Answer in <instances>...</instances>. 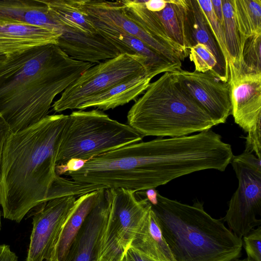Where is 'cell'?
Returning <instances> with one entry per match:
<instances>
[{"instance_id": "36", "label": "cell", "mask_w": 261, "mask_h": 261, "mask_svg": "<svg viewBox=\"0 0 261 261\" xmlns=\"http://www.w3.org/2000/svg\"><path fill=\"white\" fill-rule=\"evenodd\" d=\"M214 14L223 28V15L222 0H211Z\"/></svg>"}, {"instance_id": "16", "label": "cell", "mask_w": 261, "mask_h": 261, "mask_svg": "<svg viewBox=\"0 0 261 261\" xmlns=\"http://www.w3.org/2000/svg\"><path fill=\"white\" fill-rule=\"evenodd\" d=\"M60 34L25 23L0 21V53L6 56L49 44H58Z\"/></svg>"}, {"instance_id": "1", "label": "cell", "mask_w": 261, "mask_h": 261, "mask_svg": "<svg viewBox=\"0 0 261 261\" xmlns=\"http://www.w3.org/2000/svg\"><path fill=\"white\" fill-rule=\"evenodd\" d=\"M95 64L73 59L55 44L6 56L0 63V116L10 132L48 115L55 97Z\"/></svg>"}, {"instance_id": "2", "label": "cell", "mask_w": 261, "mask_h": 261, "mask_svg": "<svg viewBox=\"0 0 261 261\" xmlns=\"http://www.w3.org/2000/svg\"><path fill=\"white\" fill-rule=\"evenodd\" d=\"M68 115H47L9 135L0 165L3 216L20 222L33 208L48 200L58 175L56 166Z\"/></svg>"}, {"instance_id": "37", "label": "cell", "mask_w": 261, "mask_h": 261, "mask_svg": "<svg viewBox=\"0 0 261 261\" xmlns=\"http://www.w3.org/2000/svg\"><path fill=\"white\" fill-rule=\"evenodd\" d=\"M6 58V55L0 53V63L3 62Z\"/></svg>"}, {"instance_id": "30", "label": "cell", "mask_w": 261, "mask_h": 261, "mask_svg": "<svg viewBox=\"0 0 261 261\" xmlns=\"http://www.w3.org/2000/svg\"><path fill=\"white\" fill-rule=\"evenodd\" d=\"M87 162V160L81 159H71L65 164L56 166V172L57 175L60 176L69 171H77L82 168Z\"/></svg>"}, {"instance_id": "3", "label": "cell", "mask_w": 261, "mask_h": 261, "mask_svg": "<svg viewBox=\"0 0 261 261\" xmlns=\"http://www.w3.org/2000/svg\"><path fill=\"white\" fill-rule=\"evenodd\" d=\"M151 207L175 261H230L241 256L242 239L211 216L203 203L187 204L158 193Z\"/></svg>"}, {"instance_id": "6", "label": "cell", "mask_w": 261, "mask_h": 261, "mask_svg": "<svg viewBox=\"0 0 261 261\" xmlns=\"http://www.w3.org/2000/svg\"><path fill=\"white\" fill-rule=\"evenodd\" d=\"M53 17L62 26L57 45L71 58L97 64L120 53L99 33L75 0H42Z\"/></svg>"}, {"instance_id": "12", "label": "cell", "mask_w": 261, "mask_h": 261, "mask_svg": "<svg viewBox=\"0 0 261 261\" xmlns=\"http://www.w3.org/2000/svg\"><path fill=\"white\" fill-rule=\"evenodd\" d=\"M173 73L183 88L218 125L226 122L231 109L228 82H222L210 71L181 69Z\"/></svg>"}, {"instance_id": "18", "label": "cell", "mask_w": 261, "mask_h": 261, "mask_svg": "<svg viewBox=\"0 0 261 261\" xmlns=\"http://www.w3.org/2000/svg\"><path fill=\"white\" fill-rule=\"evenodd\" d=\"M151 79L149 74H144L124 81L91 97L80 105L77 110L95 108L106 111L136 100L146 90Z\"/></svg>"}, {"instance_id": "22", "label": "cell", "mask_w": 261, "mask_h": 261, "mask_svg": "<svg viewBox=\"0 0 261 261\" xmlns=\"http://www.w3.org/2000/svg\"><path fill=\"white\" fill-rule=\"evenodd\" d=\"M98 191L88 193L76 198L74 209L60 238L56 251V261H64L71 244L94 204Z\"/></svg>"}, {"instance_id": "32", "label": "cell", "mask_w": 261, "mask_h": 261, "mask_svg": "<svg viewBox=\"0 0 261 261\" xmlns=\"http://www.w3.org/2000/svg\"><path fill=\"white\" fill-rule=\"evenodd\" d=\"M121 261H156L132 246L126 251Z\"/></svg>"}, {"instance_id": "10", "label": "cell", "mask_w": 261, "mask_h": 261, "mask_svg": "<svg viewBox=\"0 0 261 261\" xmlns=\"http://www.w3.org/2000/svg\"><path fill=\"white\" fill-rule=\"evenodd\" d=\"M76 198L73 195L58 197L36 207L26 261H56L60 238L74 209Z\"/></svg>"}, {"instance_id": "26", "label": "cell", "mask_w": 261, "mask_h": 261, "mask_svg": "<svg viewBox=\"0 0 261 261\" xmlns=\"http://www.w3.org/2000/svg\"><path fill=\"white\" fill-rule=\"evenodd\" d=\"M189 58L195 66V71L200 72L210 71L216 77L225 82L221 75L217 61L209 49L202 44L198 43L189 50Z\"/></svg>"}, {"instance_id": "13", "label": "cell", "mask_w": 261, "mask_h": 261, "mask_svg": "<svg viewBox=\"0 0 261 261\" xmlns=\"http://www.w3.org/2000/svg\"><path fill=\"white\" fill-rule=\"evenodd\" d=\"M83 12L113 24L144 42L152 49L181 68V58L173 49L149 35L126 15L121 1L75 0Z\"/></svg>"}, {"instance_id": "11", "label": "cell", "mask_w": 261, "mask_h": 261, "mask_svg": "<svg viewBox=\"0 0 261 261\" xmlns=\"http://www.w3.org/2000/svg\"><path fill=\"white\" fill-rule=\"evenodd\" d=\"M230 163L238 180V187L228 202L223 221L242 239L261 224V172L234 156Z\"/></svg>"}, {"instance_id": "31", "label": "cell", "mask_w": 261, "mask_h": 261, "mask_svg": "<svg viewBox=\"0 0 261 261\" xmlns=\"http://www.w3.org/2000/svg\"><path fill=\"white\" fill-rule=\"evenodd\" d=\"M233 156L247 166L261 172V159L257 158L254 153L244 151L242 153Z\"/></svg>"}, {"instance_id": "21", "label": "cell", "mask_w": 261, "mask_h": 261, "mask_svg": "<svg viewBox=\"0 0 261 261\" xmlns=\"http://www.w3.org/2000/svg\"><path fill=\"white\" fill-rule=\"evenodd\" d=\"M127 17L136 23L149 35L166 46L174 49L182 61L186 57L179 46L168 37L156 14L146 9L145 1H121Z\"/></svg>"}, {"instance_id": "39", "label": "cell", "mask_w": 261, "mask_h": 261, "mask_svg": "<svg viewBox=\"0 0 261 261\" xmlns=\"http://www.w3.org/2000/svg\"><path fill=\"white\" fill-rule=\"evenodd\" d=\"M2 215V212L0 211V231H1V228H2V221H1Z\"/></svg>"}, {"instance_id": "23", "label": "cell", "mask_w": 261, "mask_h": 261, "mask_svg": "<svg viewBox=\"0 0 261 261\" xmlns=\"http://www.w3.org/2000/svg\"><path fill=\"white\" fill-rule=\"evenodd\" d=\"M168 37L182 49L186 58L189 54L186 28V0H166L164 9L154 12Z\"/></svg>"}, {"instance_id": "28", "label": "cell", "mask_w": 261, "mask_h": 261, "mask_svg": "<svg viewBox=\"0 0 261 261\" xmlns=\"http://www.w3.org/2000/svg\"><path fill=\"white\" fill-rule=\"evenodd\" d=\"M260 47L261 34L246 40L243 49L242 66L250 70L261 73Z\"/></svg>"}, {"instance_id": "35", "label": "cell", "mask_w": 261, "mask_h": 261, "mask_svg": "<svg viewBox=\"0 0 261 261\" xmlns=\"http://www.w3.org/2000/svg\"><path fill=\"white\" fill-rule=\"evenodd\" d=\"M146 9L151 12H156L162 10L166 5V0H149L144 2Z\"/></svg>"}, {"instance_id": "9", "label": "cell", "mask_w": 261, "mask_h": 261, "mask_svg": "<svg viewBox=\"0 0 261 261\" xmlns=\"http://www.w3.org/2000/svg\"><path fill=\"white\" fill-rule=\"evenodd\" d=\"M231 114L245 133L244 151L261 159V73L228 62Z\"/></svg>"}, {"instance_id": "38", "label": "cell", "mask_w": 261, "mask_h": 261, "mask_svg": "<svg viewBox=\"0 0 261 261\" xmlns=\"http://www.w3.org/2000/svg\"><path fill=\"white\" fill-rule=\"evenodd\" d=\"M230 261H252V260L248 259V258H244V259H242L237 258V259H235L233 260H231Z\"/></svg>"}, {"instance_id": "40", "label": "cell", "mask_w": 261, "mask_h": 261, "mask_svg": "<svg viewBox=\"0 0 261 261\" xmlns=\"http://www.w3.org/2000/svg\"><path fill=\"white\" fill-rule=\"evenodd\" d=\"M45 261H52V260H45Z\"/></svg>"}, {"instance_id": "15", "label": "cell", "mask_w": 261, "mask_h": 261, "mask_svg": "<svg viewBox=\"0 0 261 261\" xmlns=\"http://www.w3.org/2000/svg\"><path fill=\"white\" fill-rule=\"evenodd\" d=\"M83 12L93 23L99 33L114 44L121 54H137L145 58L147 62L149 74L152 79L161 73L173 72L181 69L139 39L95 16Z\"/></svg>"}, {"instance_id": "17", "label": "cell", "mask_w": 261, "mask_h": 261, "mask_svg": "<svg viewBox=\"0 0 261 261\" xmlns=\"http://www.w3.org/2000/svg\"><path fill=\"white\" fill-rule=\"evenodd\" d=\"M0 21L25 23L61 35L62 26L42 0H0Z\"/></svg>"}, {"instance_id": "8", "label": "cell", "mask_w": 261, "mask_h": 261, "mask_svg": "<svg viewBox=\"0 0 261 261\" xmlns=\"http://www.w3.org/2000/svg\"><path fill=\"white\" fill-rule=\"evenodd\" d=\"M144 74L149 75L147 60L137 54H122L100 62L84 71L62 92L52 105L53 110L60 113L77 109L91 97L124 81Z\"/></svg>"}, {"instance_id": "25", "label": "cell", "mask_w": 261, "mask_h": 261, "mask_svg": "<svg viewBox=\"0 0 261 261\" xmlns=\"http://www.w3.org/2000/svg\"><path fill=\"white\" fill-rule=\"evenodd\" d=\"M222 4L223 30L229 56L228 62L239 68L243 64L242 54L244 44L237 25L232 0H222Z\"/></svg>"}, {"instance_id": "27", "label": "cell", "mask_w": 261, "mask_h": 261, "mask_svg": "<svg viewBox=\"0 0 261 261\" xmlns=\"http://www.w3.org/2000/svg\"><path fill=\"white\" fill-rule=\"evenodd\" d=\"M197 1L204 14L210 29L222 54L226 71L229 75V56L226 49L223 30L214 14L211 0H197Z\"/></svg>"}, {"instance_id": "19", "label": "cell", "mask_w": 261, "mask_h": 261, "mask_svg": "<svg viewBox=\"0 0 261 261\" xmlns=\"http://www.w3.org/2000/svg\"><path fill=\"white\" fill-rule=\"evenodd\" d=\"M185 19L190 48L198 43L205 45L216 58L221 75L225 82H228L229 75L226 71L223 57L197 0H186Z\"/></svg>"}, {"instance_id": "5", "label": "cell", "mask_w": 261, "mask_h": 261, "mask_svg": "<svg viewBox=\"0 0 261 261\" xmlns=\"http://www.w3.org/2000/svg\"><path fill=\"white\" fill-rule=\"evenodd\" d=\"M143 137L128 124L111 119L98 109L78 110L68 115L56 166L75 159L88 161Z\"/></svg>"}, {"instance_id": "7", "label": "cell", "mask_w": 261, "mask_h": 261, "mask_svg": "<svg viewBox=\"0 0 261 261\" xmlns=\"http://www.w3.org/2000/svg\"><path fill=\"white\" fill-rule=\"evenodd\" d=\"M110 206L100 238L96 261H121L151 207L134 191L109 189Z\"/></svg>"}, {"instance_id": "34", "label": "cell", "mask_w": 261, "mask_h": 261, "mask_svg": "<svg viewBox=\"0 0 261 261\" xmlns=\"http://www.w3.org/2000/svg\"><path fill=\"white\" fill-rule=\"evenodd\" d=\"M0 261H19L18 256L6 244L0 245Z\"/></svg>"}, {"instance_id": "33", "label": "cell", "mask_w": 261, "mask_h": 261, "mask_svg": "<svg viewBox=\"0 0 261 261\" xmlns=\"http://www.w3.org/2000/svg\"><path fill=\"white\" fill-rule=\"evenodd\" d=\"M10 133L8 125L0 116V165L4 145Z\"/></svg>"}, {"instance_id": "24", "label": "cell", "mask_w": 261, "mask_h": 261, "mask_svg": "<svg viewBox=\"0 0 261 261\" xmlns=\"http://www.w3.org/2000/svg\"><path fill=\"white\" fill-rule=\"evenodd\" d=\"M233 13L243 44L261 34V0H232Z\"/></svg>"}, {"instance_id": "14", "label": "cell", "mask_w": 261, "mask_h": 261, "mask_svg": "<svg viewBox=\"0 0 261 261\" xmlns=\"http://www.w3.org/2000/svg\"><path fill=\"white\" fill-rule=\"evenodd\" d=\"M109 206V189H99L94 204L71 244L64 261H96Z\"/></svg>"}, {"instance_id": "4", "label": "cell", "mask_w": 261, "mask_h": 261, "mask_svg": "<svg viewBox=\"0 0 261 261\" xmlns=\"http://www.w3.org/2000/svg\"><path fill=\"white\" fill-rule=\"evenodd\" d=\"M127 124L143 137H177L218 124L179 83L173 72L150 83L127 115Z\"/></svg>"}, {"instance_id": "20", "label": "cell", "mask_w": 261, "mask_h": 261, "mask_svg": "<svg viewBox=\"0 0 261 261\" xmlns=\"http://www.w3.org/2000/svg\"><path fill=\"white\" fill-rule=\"evenodd\" d=\"M130 246L156 261H175L151 207L141 222Z\"/></svg>"}, {"instance_id": "29", "label": "cell", "mask_w": 261, "mask_h": 261, "mask_svg": "<svg viewBox=\"0 0 261 261\" xmlns=\"http://www.w3.org/2000/svg\"><path fill=\"white\" fill-rule=\"evenodd\" d=\"M244 247L248 259L261 261V226L252 229L243 237Z\"/></svg>"}]
</instances>
